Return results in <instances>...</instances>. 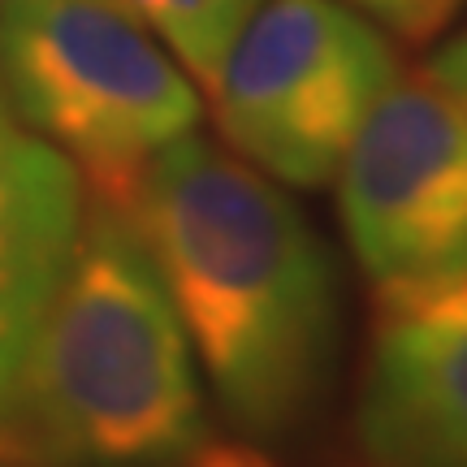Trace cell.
<instances>
[{
  "instance_id": "6da1fadb",
  "label": "cell",
  "mask_w": 467,
  "mask_h": 467,
  "mask_svg": "<svg viewBox=\"0 0 467 467\" xmlns=\"http://www.w3.org/2000/svg\"><path fill=\"white\" fill-rule=\"evenodd\" d=\"M126 208L238 433L303 429L334 381L337 277L317 230L251 161L191 130L151 156Z\"/></svg>"
},
{
  "instance_id": "7a4b0ae2",
  "label": "cell",
  "mask_w": 467,
  "mask_h": 467,
  "mask_svg": "<svg viewBox=\"0 0 467 467\" xmlns=\"http://www.w3.org/2000/svg\"><path fill=\"white\" fill-rule=\"evenodd\" d=\"M203 451V389L173 299L126 208L87 195L78 247L0 416V459L191 467Z\"/></svg>"
},
{
  "instance_id": "3957f363",
  "label": "cell",
  "mask_w": 467,
  "mask_h": 467,
  "mask_svg": "<svg viewBox=\"0 0 467 467\" xmlns=\"http://www.w3.org/2000/svg\"><path fill=\"white\" fill-rule=\"evenodd\" d=\"M0 87L109 203L200 121L191 78L117 0H0Z\"/></svg>"
},
{
  "instance_id": "277c9868",
  "label": "cell",
  "mask_w": 467,
  "mask_h": 467,
  "mask_svg": "<svg viewBox=\"0 0 467 467\" xmlns=\"http://www.w3.org/2000/svg\"><path fill=\"white\" fill-rule=\"evenodd\" d=\"M399 52L347 0H265L213 87L217 126L251 165L290 186L337 178Z\"/></svg>"
},
{
  "instance_id": "5b68a950",
  "label": "cell",
  "mask_w": 467,
  "mask_h": 467,
  "mask_svg": "<svg viewBox=\"0 0 467 467\" xmlns=\"http://www.w3.org/2000/svg\"><path fill=\"white\" fill-rule=\"evenodd\" d=\"M337 213L377 299L467 277V78L429 57L389 83L337 169Z\"/></svg>"
},
{
  "instance_id": "8992f818",
  "label": "cell",
  "mask_w": 467,
  "mask_h": 467,
  "mask_svg": "<svg viewBox=\"0 0 467 467\" xmlns=\"http://www.w3.org/2000/svg\"><path fill=\"white\" fill-rule=\"evenodd\" d=\"M355 433L377 467H467V277L381 299Z\"/></svg>"
},
{
  "instance_id": "52a82bcc",
  "label": "cell",
  "mask_w": 467,
  "mask_h": 467,
  "mask_svg": "<svg viewBox=\"0 0 467 467\" xmlns=\"http://www.w3.org/2000/svg\"><path fill=\"white\" fill-rule=\"evenodd\" d=\"M87 217L78 165L35 134L0 87V416L35 325L66 277Z\"/></svg>"
},
{
  "instance_id": "ba28073f",
  "label": "cell",
  "mask_w": 467,
  "mask_h": 467,
  "mask_svg": "<svg viewBox=\"0 0 467 467\" xmlns=\"http://www.w3.org/2000/svg\"><path fill=\"white\" fill-rule=\"evenodd\" d=\"M117 5L139 17L165 48L178 52L191 78L213 91L238 31L265 0H117Z\"/></svg>"
},
{
  "instance_id": "9c48e42d",
  "label": "cell",
  "mask_w": 467,
  "mask_h": 467,
  "mask_svg": "<svg viewBox=\"0 0 467 467\" xmlns=\"http://www.w3.org/2000/svg\"><path fill=\"white\" fill-rule=\"evenodd\" d=\"M359 14H368L372 22H381L399 39H411V44H424L429 35H437L463 0H347Z\"/></svg>"
},
{
  "instance_id": "30bf717a",
  "label": "cell",
  "mask_w": 467,
  "mask_h": 467,
  "mask_svg": "<svg viewBox=\"0 0 467 467\" xmlns=\"http://www.w3.org/2000/svg\"><path fill=\"white\" fill-rule=\"evenodd\" d=\"M191 467H268V459H260V454L247 451V446H213V441H208V451Z\"/></svg>"
},
{
  "instance_id": "8fae6325",
  "label": "cell",
  "mask_w": 467,
  "mask_h": 467,
  "mask_svg": "<svg viewBox=\"0 0 467 467\" xmlns=\"http://www.w3.org/2000/svg\"><path fill=\"white\" fill-rule=\"evenodd\" d=\"M433 57H437V61H446L454 74H463V78H467V35L451 39V44H446V48H437Z\"/></svg>"
},
{
  "instance_id": "7c38bea8",
  "label": "cell",
  "mask_w": 467,
  "mask_h": 467,
  "mask_svg": "<svg viewBox=\"0 0 467 467\" xmlns=\"http://www.w3.org/2000/svg\"><path fill=\"white\" fill-rule=\"evenodd\" d=\"M0 467H22V463H14V459H0Z\"/></svg>"
}]
</instances>
